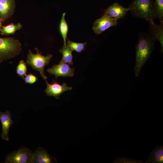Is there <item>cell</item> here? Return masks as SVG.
I'll return each mask as SVG.
<instances>
[{"label": "cell", "instance_id": "9a60e30c", "mask_svg": "<svg viewBox=\"0 0 163 163\" xmlns=\"http://www.w3.org/2000/svg\"><path fill=\"white\" fill-rule=\"evenodd\" d=\"M22 25L20 23L14 24L11 23L6 26H2L0 30V34L2 35L13 34L16 31L21 29Z\"/></svg>", "mask_w": 163, "mask_h": 163}, {"label": "cell", "instance_id": "5bb4252c", "mask_svg": "<svg viewBox=\"0 0 163 163\" xmlns=\"http://www.w3.org/2000/svg\"><path fill=\"white\" fill-rule=\"evenodd\" d=\"M145 163H163V146L156 147L150 153Z\"/></svg>", "mask_w": 163, "mask_h": 163}, {"label": "cell", "instance_id": "6da1fadb", "mask_svg": "<svg viewBox=\"0 0 163 163\" xmlns=\"http://www.w3.org/2000/svg\"><path fill=\"white\" fill-rule=\"evenodd\" d=\"M155 41L149 34L143 32L139 33L136 46V61L134 70L136 77H138L142 67L150 58L153 50Z\"/></svg>", "mask_w": 163, "mask_h": 163}, {"label": "cell", "instance_id": "d6986e66", "mask_svg": "<svg viewBox=\"0 0 163 163\" xmlns=\"http://www.w3.org/2000/svg\"><path fill=\"white\" fill-rule=\"evenodd\" d=\"M87 42L84 43H78L71 41L67 38V46L69 47L72 51H75L78 53H80L81 52L84 50Z\"/></svg>", "mask_w": 163, "mask_h": 163}, {"label": "cell", "instance_id": "603a6c76", "mask_svg": "<svg viewBox=\"0 0 163 163\" xmlns=\"http://www.w3.org/2000/svg\"><path fill=\"white\" fill-rule=\"evenodd\" d=\"M3 22H2V19H1V18H0V30L2 27V23H3Z\"/></svg>", "mask_w": 163, "mask_h": 163}, {"label": "cell", "instance_id": "30bf717a", "mask_svg": "<svg viewBox=\"0 0 163 163\" xmlns=\"http://www.w3.org/2000/svg\"><path fill=\"white\" fill-rule=\"evenodd\" d=\"M0 120L2 125V139L3 140L8 141L9 132L13 123L10 112L8 110L5 112L0 111Z\"/></svg>", "mask_w": 163, "mask_h": 163}, {"label": "cell", "instance_id": "9c48e42d", "mask_svg": "<svg viewBox=\"0 0 163 163\" xmlns=\"http://www.w3.org/2000/svg\"><path fill=\"white\" fill-rule=\"evenodd\" d=\"M15 8V0H0V18L3 22L12 16Z\"/></svg>", "mask_w": 163, "mask_h": 163}, {"label": "cell", "instance_id": "8fae6325", "mask_svg": "<svg viewBox=\"0 0 163 163\" xmlns=\"http://www.w3.org/2000/svg\"><path fill=\"white\" fill-rule=\"evenodd\" d=\"M129 11L128 8L124 7L115 2L109 6L105 11V13L117 21L123 18Z\"/></svg>", "mask_w": 163, "mask_h": 163}, {"label": "cell", "instance_id": "7402d4cb", "mask_svg": "<svg viewBox=\"0 0 163 163\" xmlns=\"http://www.w3.org/2000/svg\"><path fill=\"white\" fill-rule=\"evenodd\" d=\"M23 79L26 83L29 84H33L37 82L38 80V78L32 73L26 74Z\"/></svg>", "mask_w": 163, "mask_h": 163}, {"label": "cell", "instance_id": "52a82bcc", "mask_svg": "<svg viewBox=\"0 0 163 163\" xmlns=\"http://www.w3.org/2000/svg\"><path fill=\"white\" fill-rule=\"evenodd\" d=\"M74 68H71L70 65L60 61L57 65H55L47 70L50 75H54L56 79L59 77H72L74 74Z\"/></svg>", "mask_w": 163, "mask_h": 163}, {"label": "cell", "instance_id": "ba28073f", "mask_svg": "<svg viewBox=\"0 0 163 163\" xmlns=\"http://www.w3.org/2000/svg\"><path fill=\"white\" fill-rule=\"evenodd\" d=\"M46 88L44 90L48 96H53L56 98H59L60 95L64 92L71 90L72 87H69L64 82L62 85L58 83L56 80L52 81V84H49L47 81H45Z\"/></svg>", "mask_w": 163, "mask_h": 163}, {"label": "cell", "instance_id": "ac0fdd59", "mask_svg": "<svg viewBox=\"0 0 163 163\" xmlns=\"http://www.w3.org/2000/svg\"><path fill=\"white\" fill-rule=\"evenodd\" d=\"M154 18L163 22V0H155L154 3Z\"/></svg>", "mask_w": 163, "mask_h": 163}, {"label": "cell", "instance_id": "2e32d148", "mask_svg": "<svg viewBox=\"0 0 163 163\" xmlns=\"http://www.w3.org/2000/svg\"><path fill=\"white\" fill-rule=\"evenodd\" d=\"M59 51L62 55V57L61 61L72 65L73 62L72 60V50L71 49L67 46H63Z\"/></svg>", "mask_w": 163, "mask_h": 163}, {"label": "cell", "instance_id": "4fadbf2b", "mask_svg": "<svg viewBox=\"0 0 163 163\" xmlns=\"http://www.w3.org/2000/svg\"><path fill=\"white\" fill-rule=\"evenodd\" d=\"M52 159L47 152L43 150L39 149L33 154L31 163H51Z\"/></svg>", "mask_w": 163, "mask_h": 163}, {"label": "cell", "instance_id": "5b68a950", "mask_svg": "<svg viewBox=\"0 0 163 163\" xmlns=\"http://www.w3.org/2000/svg\"><path fill=\"white\" fill-rule=\"evenodd\" d=\"M33 154L27 149H21L7 155L5 163H31Z\"/></svg>", "mask_w": 163, "mask_h": 163}, {"label": "cell", "instance_id": "277c9868", "mask_svg": "<svg viewBox=\"0 0 163 163\" xmlns=\"http://www.w3.org/2000/svg\"><path fill=\"white\" fill-rule=\"evenodd\" d=\"M35 49L36 51V54H34L30 50H29L26 64L33 69L39 72L41 77L46 81L47 78L45 75L44 68L46 66L48 65L53 55L48 54L46 56H43L39 52L37 48H35Z\"/></svg>", "mask_w": 163, "mask_h": 163}, {"label": "cell", "instance_id": "ffe728a7", "mask_svg": "<svg viewBox=\"0 0 163 163\" xmlns=\"http://www.w3.org/2000/svg\"><path fill=\"white\" fill-rule=\"evenodd\" d=\"M27 69L26 63L23 60H21L17 66L16 72L18 75L23 78L27 74Z\"/></svg>", "mask_w": 163, "mask_h": 163}, {"label": "cell", "instance_id": "7a4b0ae2", "mask_svg": "<svg viewBox=\"0 0 163 163\" xmlns=\"http://www.w3.org/2000/svg\"><path fill=\"white\" fill-rule=\"evenodd\" d=\"M128 8L135 17L144 19L149 24L154 21V3L153 0H133Z\"/></svg>", "mask_w": 163, "mask_h": 163}, {"label": "cell", "instance_id": "8992f818", "mask_svg": "<svg viewBox=\"0 0 163 163\" xmlns=\"http://www.w3.org/2000/svg\"><path fill=\"white\" fill-rule=\"evenodd\" d=\"M117 20L105 13L94 22L92 29L96 34H100L109 28L116 26Z\"/></svg>", "mask_w": 163, "mask_h": 163}, {"label": "cell", "instance_id": "3957f363", "mask_svg": "<svg viewBox=\"0 0 163 163\" xmlns=\"http://www.w3.org/2000/svg\"><path fill=\"white\" fill-rule=\"evenodd\" d=\"M21 50L18 40L11 37H0V64L18 56Z\"/></svg>", "mask_w": 163, "mask_h": 163}, {"label": "cell", "instance_id": "e0dca14e", "mask_svg": "<svg viewBox=\"0 0 163 163\" xmlns=\"http://www.w3.org/2000/svg\"><path fill=\"white\" fill-rule=\"evenodd\" d=\"M66 14V13L62 14L59 26L60 34L63 40V46H66V40L69 29L68 24L65 18Z\"/></svg>", "mask_w": 163, "mask_h": 163}, {"label": "cell", "instance_id": "44dd1931", "mask_svg": "<svg viewBox=\"0 0 163 163\" xmlns=\"http://www.w3.org/2000/svg\"><path fill=\"white\" fill-rule=\"evenodd\" d=\"M143 161L139 160H134L132 158H128L125 157H118L114 160L115 163H141Z\"/></svg>", "mask_w": 163, "mask_h": 163}, {"label": "cell", "instance_id": "7c38bea8", "mask_svg": "<svg viewBox=\"0 0 163 163\" xmlns=\"http://www.w3.org/2000/svg\"><path fill=\"white\" fill-rule=\"evenodd\" d=\"M149 24V33L155 40H158L161 44V51L163 52V22L156 24L154 21Z\"/></svg>", "mask_w": 163, "mask_h": 163}]
</instances>
